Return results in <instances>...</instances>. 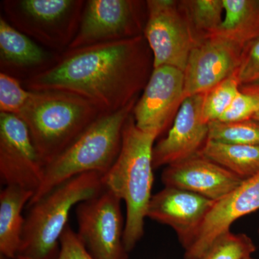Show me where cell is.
<instances>
[{"mask_svg": "<svg viewBox=\"0 0 259 259\" xmlns=\"http://www.w3.org/2000/svg\"><path fill=\"white\" fill-rule=\"evenodd\" d=\"M180 3L198 40L213 35L223 23V0H187Z\"/></svg>", "mask_w": 259, "mask_h": 259, "instance_id": "21", "label": "cell"}, {"mask_svg": "<svg viewBox=\"0 0 259 259\" xmlns=\"http://www.w3.org/2000/svg\"><path fill=\"white\" fill-rule=\"evenodd\" d=\"M245 49L217 35L197 40L185 73V97L205 93L236 74Z\"/></svg>", "mask_w": 259, "mask_h": 259, "instance_id": "12", "label": "cell"}, {"mask_svg": "<svg viewBox=\"0 0 259 259\" xmlns=\"http://www.w3.org/2000/svg\"><path fill=\"white\" fill-rule=\"evenodd\" d=\"M104 113L93 102L66 92L30 91L18 117L28 127L44 167Z\"/></svg>", "mask_w": 259, "mask_h": 259, "instance_id": "3", "label": "cell"}, {"mask_svg": "<svg viewBox=\"0 0 259 259\" xmlns=\"http://www.w3.org/2000/svg\"><path fill=\"white\" fill-rule=\"evenodd\" d=\"M236 76L241 87L259 86V39L245 48Z\"/></svg>", "mask_w": 259, "mask_h": 259, "instance_id": "27", "label": "cell"}, {"mask_svg": "<svg viewBox=\"0 0 259 259\" xmlns=\"http://www.w3.org/2000/svg\"><path fill=\"white\" fill-rule=\"evenodd\" d=\"M103 177L98 172L81 174L56 186L28 205L18 256L57 259L70 211L103 190Z\"/></svg>", "mask_w": 259, "mask_h": 259, "instance_id": "4", "label": "cell"}, {"mask_svg": "<svg viewBox=\"0 0 259 259\" xmlns=\"http://www.w3.org/2000/svg\"><path fill=\"white\" fill-rule=\"evenodd\" d=\"M204 93L182 102L166 137L154 145L153 168L169 166L201 152L208 140L209 124L202 118Z\"/></svg>", "mask_w": 259, "mask_h": 259, "instance_id": "14", "label": "cell"}, {"mask_svg": "<svg viewBox=\"0 0 259 259\" xmlns=\"http://www.w3.org/2000/svg\"><path fill=\"white\" fill-rule=\"evenodd\" d=\"M85 3L83 0H4L2 15L37 44L62 54L76 37Z\"/></svg>", "mask_w": 259, "mask_h": 259, "instance_id": "6", "label": "cell"}, {"mask_svg": "<svg viewBox=\"0 0 259 259\" xmlns=\"http://www.w3.org/2000/svg\"><path fill=\"white\" fill-rule=\"evenodd\" d=\"M44 175L28 127L18 116L0 112V180L36 192Z\"/></svg>", "mask_w": 259, "mask_h": 259, "instance_id": "10", "label": "cell"}, {"mask_svg": "<svg viewBox=\"0 0 259 259\" xmlns=\"http://www.w3.org/2000/svg\"><path fill=\"white\" fill-rule=\"evenodd\" d=\"M35 192L15 186L0 192V255L1 259H17L23 238L25 217L22 212Z\"/></svg>", "mask_w": 259, "mask_h": 259, "instance_id": "18", "label": "cell"}, {"mask_svg": "<svg viewBox=\"0 0 259 259\" xmlns=\"http://www.w3.org/2000/svg\"><path fill=\"white\" fill-rule=\"evenodd\" d=\"M200 153L241 180H248L259 174V146L207 140Z\"/></svg>", "mask_w": 259, "mask_h": 259, "instance_id": "20", "label": "cell"}, {"mask_svg": "<svg viewBox=\"0 0 259 259\" xmlns=\"http://www.w3.org/2000/svg\"><path fill=\"white\" fill-rule=\"evenodd\" d=\"M57 259H95L80 241L76 232L68 225L60 239V252Z\"/></svg>", "mask_w": 259, "mask_h": 259, "instance_id": "28", "label": "cell"}, {"mask_svg": "<svg viewBox=\"0 0 259 259\" xmlns=\"http://www.w3.org/2000/svg\"><path fill=\"white\" fill-rule=\"evenodd\" d=\"M153 69L144 35L68 49L51 69L22 83L29 91L75 94L112 113L137 100Z\"/></svg>", "mask_w": 259, "mask_h": 259, "instance_id": "1", "label": "cell"}, {"mask_svg": "<svg viewBox=\"0 0 259 259\" xmlns=\"http://www.w3.org/2000/svg\"><path fill=\"white\" fill-rule=\"evenodd\" d=\"M259 111V86L241 87L231 106L219 120L239 122L250 120Z\"/></svg>", "mask_w": 259, "mask_h": 259, "instance_id": "25", "label": "cell"}, {"mask_svg": "<svg viewBox=\"0 0 259 259\" xmlns=\"http://www.w3.org/2000/svg\"><path fill=\"white\" fill-rule=\"evenodd\" d=\"M259 209V174L243 182L214 205L184 246L186 259H201L213 242L236 220Z\"/></svg>", "mask_w": 259, "mask_h": 259, "instance_id": "13", "label": "cell"}, {"mask_svg": "<svg viewBox=\"0 0 259 259\" xmlns=\"http://www.w3.org/2000/svg\"><path fill=\"white\" fill-rule=\"evenodd\" d=\"M121 201L105 187L96 195L76 205V234L95 259H127Z\"/></svg>", "mask_w": 259, "mask_h": 259, "instance_id": "8", "label": "cell"}, {"mask_svg": "<svg viewBox=\"0 0 259 259\" xmlns=\"http://www.w3.org/2000/svg\"><path fill=\"white\" fill-rule=\"evenodd\" d=\"M245 259H253L251 258V256H250V257H248V258H246Z\"/></svg>", "mask_w": 259, "mask_h": 259, "instance_id": "31", "label": "cell"}, {"mask_svg": "<svg viewBox=\"0 0 259 259\" xmlns=\"http://www.w3.org/2000/svg\"><path fill=\"white\" fill-rule=\"evenodd\" d=\"M156 133L139 128L132 113L126 120L118 157L106 175L105 187L125 202L123 243L127 253L144 234V221L153 184V149Z\"/></svg>", "mask_w": 259, "mask_h": 259, "instance_id": "2", "label": "cell"}, {"mask_svg": "<svg viewBox=\"0 0 259 259\" xmlns=\"http://www.w3.org/2000/svg\"><path fill=\"white\" fill-rule=\"evenodd\" d=\"M253 120H254L255 121H258L259 122V111L257 112V113L255 114V115L253 117Z\"/></svg>", "mask_w": 259, "mask_h": 259, "instance_id": "29", "label": "cell"}, {"mask_svg": "<svg viewBox=\"0 0 259 259\" xmlns=\"http://www.w3.org/2000/svg\"><path fill=\"white\" fill-rule=\"evenodd\" d=\"M165 187L193 192L217 202L243 182L200 153L167 166L161 175Z\"/></svg>", "mask_w": 259, "mask_h": 259, "instance_id": "15", "label": "cell"}, {"mask_svg": "<svg viewBox=\"0 0 259 259\" xmlns=\"http://www.w3.org/2000/svg\"><path fill=\"white\" fill-rule=\"evenodd\" d=\"M30 95L19 80L0 73V112L18 116Z\"/></svg>", "mask_w": 259, "mask_h": 259, "instance_id": "26", "label": "cell"}, {"mask_svg": "<svg viewBox=\"0 0 259 259\" xmlns=\"http://www.w3.org/2000/svg\"><path fill=\"white\" fill-rule=\"evenodd\" d=\"M147 15L146 1L88 0L69 49L144 35Z\"/></svg>", "mask_w": 259, "mask_h": 259, "instance_id": "7", "label": "cell"}, {"mask_svg": "<svg viewBox=\"0 0 259 259\" xmlns=\"http://www.w3.org/2000/svg\"><path fill=\"white\" fill-rule=\"evenodd\" d=\"M144 36L153 59V68L172 66L185 71L198 39L188 19L175 0H148Z\"/></svg>", "mask_w": 259, "mask_h": 259, "instance_id": "9", "label": "cell"}, {"mask_svg": "<svg viewBox=\"0 0 259 259\" xmlns=\"http://www.w3.org/2000/svg\"><path fill=\"white\" fill-rule=\"evenodd\" d=\"M17 259H32L30 258H28V257H25V256H18Z\"/></svg>", "mask_w": 259, "mask_h": 259, "instance_id": "30", "label": "cell"}, {"mask_svg": "<svg viewBox=\"0 0 259 259\" xmlns=\"http://www.w3.org/2000/svg\"><path fill=\"white\" fill-rule=\"evenodd\" d=\"M239 82L236 74L220 83L204 93L202 118L206 123L219 120L224 115L235 97L239 93Z\"/></svg>", "mask_w": 259, "mask_h": 259, "instance_id": "23", "label": "cell"}, {"mask_svg": "<svg viewBox=\"0 0 259 259\" xmlns=\"http://www.w3.org/2000/svg\"><path fill=\"white\" fill-rule=\"evenodd\" d=\"M185 99L184 71L168 66L153 68L133 109L136 126L159 136L175 120Z\"/></svg>", "mask_w": 259, "mask_h": 259, "instance_id": "11", "label": "cell"}, {"mask_svg": "<svg viewBox=\"0 0 259 259\" xmlns=\"http://www.w3.org/2000/svg\"><path fill=\"white\" fill-rule=\"evenodd\" d=\"M208 140L225 144L259 146V122L250 120L209 123Z\"/></svg>", "mask_w": 259, "mask_h": 259, "instance_id": "22", "label": "cell"}, {"mask_svg": "<svg viewBox=\"0 0 259 259\" xmlns=\"http://www.w3.org/2000/svg\"><path fill=\"white\" fill-rule=\"evenodd\" d=\"M255 250L249 237L228 231L213 242L201 259H245L251 256Z\"/></svg>", "mask_w": 259, "mask_h": 259, "instance_id": "24", "label": "cell"}, {"mask_svg": "<svg viewBox=\"0 0 259 259\" xmlns=\"http://www.w3.org/2000/svg\"><path fill=\"white\" fill-rule=\"evenodd\" d=\"M225 15L213 35L245 49L259 39V0H223Z\"/></svg>", "mask_w": 259, "mask_h": 259, "instance_id": "19", "label": "cell"}, {"mask_svg": "<svg viewBox=\"0 0 259 259\" xmlns=\"http://www.w3.org/2000/svg\"><path fill=\"white\" fill-rule=\"evenodd\" d=\"M214 202L189 191L165 187L151 197L146 218L173 228L184 247L203 222Z\"/></svg>", "mask_w": 259, "mask_h": 259, "instance_id": "16", "label": "cell"}, {"mask_svg": "<svg viewBox=\"0 0 259 259\" xmlns=\"http://www.w3.org/2000/svg\"><path fill=\"white\" fill-rule=\"evenodd\" d=\"M61 54L37 44L0 16V73L23 83L51 69Z\"/></svg>", "mask_w": 259, "mask_h": 259, "instance_id": "17", "label": "cell"}, {"mask_svg": "<svg viewBox=\"0 0 259 259\" xmlns=\"http://www.w3.org/2000/svg\"><path fill=\"white\" fill-rule=\"evenodd\" d=\"M137 100L118 111L102 114L74 142L44 167V179L28 205L63 182L88 172L105 175L120 153L126 120Z\"/></svg>", "mask_w": 259, "mask_h": 259, "instance_id": "5", "label": "cell"}]
</instances>
